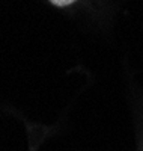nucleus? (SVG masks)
<instances>
[{"mask_svg":"<svg viewBox=\"0 0 143 151\" xmlns=\"http://www.w3.org/2000/svg\"><path fill=\"white\" fill-rule=\"evenodd\" d=\"M53 5H56V6H68V5H71V3H74L75 0H50Z\"/></svg>","mask_w":143,"mask_h":151,"instance_id":"1","label":"nucleus"}]
</instances>
